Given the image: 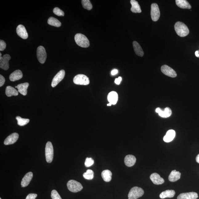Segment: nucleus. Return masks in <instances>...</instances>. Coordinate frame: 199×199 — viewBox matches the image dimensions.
Segmentation results:
<instances>
[{
    "label": "nucleus",
    "mask_w": 199,
    "mask_h": 199,
    "mask_svg": "<svg viewBox=\"0 0 199 199\" xmlns=\"http://www.w3.org/2000/svg\"><path fill=\"white\" fill-rule=\"evenodd\" d=\"M112 175V172L109 170H104L101 173V176L103 179L107 182H110L111 180Z\"/></svg>",
    "instance_id": "cd10ccee"
},
{
    "label": "nucleus",
    "mask_w": 199,
    "mask_h": 199,
    "mask_svg": "<svg viewBox=\"0 0 199 199\" xmlns=\"http://www.w3.org/2000/svg\"><path fill=\"white\" fill-rule=\"evenodd\" d=\"M128 199H129V198H128Z\"/></svg>",
    "instance_id": "de8ad7c7"
},
{
    "label": "nucleus",
    "mask_w": 199,
    "mask_h": 199,
    "mask_svg": "<svg viewBox=\"0 0 199 199\" xmlns=\"http://www.w3.org/2000/svg\"><path fill=\"white\" fill-rule=\"evenodd\" d=\"M197 193L196 192L183 193L177 197V199H197L198 198Z\"/></svg>",
    "instance_id": "4468645a"
},
{
    "label": "nucleus",
    "mask_w": 199,
    "mask_h": 199,
    "mask_svg": "<svg viewBox=\"0 0 199 199\" xmlns=\"http://www.w3.org/2000/svg\"><path fill=\"white\" fill-rule=\"evenodd\" d=\"M136 161V157L134 155H128L125 157V164L128 167H130L134 166Z\"/></svg>",
    "instance_id": "a211bd4d"
},
{
    "label": "nucleus",
    "mask_w": 199,
    "mask_h": 199,
    "mask_svg": "<svg viewBox=\"0 0 199 199\" xmlns=\"http://www.w3.org/2000/svg\"><path fill=\"white\" fill-rule=\"evenodd\" d=\"M161 109L160 108H157L156 109V112H157V113H159L161 111Z\"/></svg>",
    "instance_id": "79ce46f5"
},
{
    "label": "nucleus",
    "mask_w": 199,
    "mask_h": 199,
    "mask_svg": "<svg viewBox=\"0 0 199 199\" xmlns=\"http://www.w3.org/2000/svg\"><path fill=\"white\" fill-rule=\"evenodd\" d=\"M73 82L77 85H87L90 83L89 78L83 74H79L75 76Z\"/></svg>",
    "instance_id": "423d86ee"
},
{
    "label": "nucleus",
    "mask_w": 199,
    "mask_h": 199,
    "mask_svg": "<svg viewBox=\"0 0 199 199\" xmlns=\"http://www.w3.org/2000/svg\"><path fill=\"white\" fill-rule=\"evenodd\" d=\"M176 132L175 131L171 129L167 132L166 135L163 138V140L166 142H170L172 141L175 138Z\"/></svg>",
    "instance_id": "aec40b11"
},
{
    "label": "nucleus",
    "mask_w": 199,
    "mask_h": 199,
    "mask_svg": "<svg viewBox=\"0 0 199 199\" xmlns=\"http://www.w3.org/2000/svg\"><path fill=\"white\" fill-rule=\"evenodd\" d=\"M67 186L69 190L73 193L79 192L83 188L79 182L73 180H69L67 182Z\"/></svg>",
    "instance_id": "7ed1b4c3"
},
{
    "label": "nucleus",
    "mask_w": 199,
    "mask_h": 199,
    "mask_svg": "<svg viewBox=\"0 0 199 199\" xmlns=\"http://www.w3.org/2000/svg\"><path fill=\"white\" fill-rule=\"evenodd\" d=\"M83 176L84 179L88 180H91L94 178V172L93 171L88 169L86 171V173L83 174Z\"/></svg>",
    "instance_id": "473e14b6"
},
{
    "label": "nucleus",
    "mask_w": 199,
    "mask_h": 199,
    "mask_svg": "<svg viewBox=\"0 0 199 199\" xmlns=\"http://www.w3.org/2000/svg\"><path fill=\"white\" fill-rule=\"evenodd\" d=\"M48 23L51 26H55L56 27H59L61 25V22L59 20L52 17L48 18Z\"/></svg>",
    "instance_id": "c85d7f7f"
},
{
    "label": "nucleus",
    "mask_w": 199,
    "mask_h": 199,
    "mask_svg": "<svg viewBox=\"0 0 199 199\" xmlns=\"http://www.w3.org/2000/svg\"><path fill=\"white\" fill-rule=\"evenodd\" d=\"M133 46L136 55L140 57H143L144 55V52L140 44L136 41H134L133 43Z\"/></svg>",
    "instance_id": "5701e85b"
},
{
    "label": "nucleus",
    "mask_w": 199,
    "mask_h": 199,
    "mask_svg": "<svg viewBox=\"0 0 199 199\" xmlns=\"http://www.w3.org/2000/svg\"><path fill=\"white\" fill-rule=\"evenodd\" d=\"M53 13L54 14L58 16H64V12L60 9L59 7H56L54 8L53 10Z\"/></svg>",
    "instance_id": "72a5a7b5"
},
{
    "label": "nucleus",
    "mask_w": 199,
    "mask_h": 199,
    "mask_svg": "<svg viewBox=\"0 0 199 199\" xmlns=\"http://www.w3.org/2000/svg\"><path fill=\"white\" fill-rule=\"evenodd\" d=\"M19 135L17 133H14L11 134L6 139L4 142L5 145H9L15 143L18 140Z\"/></svg>",
    "instance_id": "f8f14e48"
},
{
    "label": "nucleus",
    "mask_w": 199,
    "mask_h": 199,
    "mask_svg": "<svg viewBox=\"0 0 199 199\" xmlns=\"http://www.w3.org/2000/svg\"><path fill=\"white\" fill-rule=\"evenodd\" d=\"M108 99L109 103H111L112 104L115 105L118 101V94L116 91L111 92L108 94Z\"/></svg>",
    "instance_id": "412c9836"
},
{
    "label": "nucleus",
    "mask_w": 199,
    "mask_h": 199,
    "mask_svg": "<svg viewBox=\"0 0 199 199\" xmlns=\"http://www.w3.org/2000/svg\"><path fill=\"white\" fill-rule=\"evenodd\" d=\"M150 179L153 184L156 185H160L164 183V180L163 178L157 173H153L150 176Z\"/></svg>",
    "instance_id": "2eb2a0df"
},
{
    "label": "nucleus",
    "mask_w": 199,
    "mask_h": 199,
    "mask_svg": "<svg viewBox=\"0 0 199 199\" xmlns=\"http://www.w3.org/2000/svg\"><path fill=\"white\" fill-rule=\"evenodd\" d=\"M195 55H196L197 57L198 58L199 57V55L198 54V51H197L195 52Z\"/></svg>",
    "instance_id": "c03bdc74"
},
{
    "label": "nucleus",
    "mask_w": 199,
    "mask_h": 199,
    "mask_svg": "<svg viewBox=\"0 0 199 199\" xmlns=\"http://www.w3.org/2000/svg\"><path fill=\"white\" fill-rule=\"evenodd\" d=\"M0 199H2L1 198H0Z\"/></svg>",
    "instance_id": "49530a36"
},
{
    "label": "nucleus",
    "mask_w": 199,
    "mask_h": 199,
    "mask_svg": "<svg viewBox=\"0 0 199 199\" xmlns=\"http://www.w3.org/2000/svg\"><path fill=\"white\" fill-rule=\"evenodd\" d=\"M112 104H111V103H109V104H107V106H112Z\"/></svg>",
    "instance_id": "a18cd8bd"
},
{
    "label": "nucleus",
    "mask_w": 199,
    "mask_h": 199,
    "mask_svg": "<svg viewBox=\"0 0 199 199\" xmlns=\"http://www.w3.org/2000/svg\"><path fill=\"white\" fill-rule=\"evenodd\" d=\"M118 73V71L117 69H114L112 70L111 72V74L112 75H115L117 74Z\"/></svg>",
    "instance_id": "a19ab883"
},
{
    "label": "nucleus",
    "mask_w": 199,
    "mask_h": 199,
    "mask_svg": "<svg viewBox=\"0 0 199 199\" xmlns=\"http://www.w3.org/2000/svg\"><path fill=\"white\" fill-rule=\"evenodd\" d=\"M5 94L7 97H10L13 95L17 96L18 94V92L12 86H8L6 89Z\"/></svg>",
    "instance_id": "393cba45"
},
{
    "label": "nucleus",
    "mask_w": 199,
    "mask_h": 199,
    "mask_svg": "<svg viewBox=\"0 0 199 199\" xmlns=\"http://www.w3.org/2000/svg\"><path fill=\"white\" fill-rule=\"evenodd\" d=\"M174 29L178 35L181 37L186 36L189 33V30L187 26L181 22H176L174 25Z\"/></svg>",
    "instance_id": "f257e3e1"
},
{
    "label": "nucleus",
    "mask_w": 199,
    "mask_h": 199,
    "mask_svg": "<svg viewBox=\"0 0 199 199\" xmlns=\"http://www.w3.org/2000/svg\"><path fill=\"white\" fill-rule=\"evenodd\" d=\"M45 155L47 162L51 163L54 157V148L51 142H47L45 149Z\"/></svg>",
    "instance_id": "39448f33"
},
{
    "label": "nucleus",
    "mask_w": 199,
    "mask_h": 199,
    "mask_svg": "<svg viewBox=\"0 0 199 199\" xmlns=\"http://www.w3.org/2000/svg\"><path fill=\"white\" fill-rule=\"evenodd\" d=\"M196 160L197 162L199 163V154L196 157Z\"/></svg>",
    "instance_id": "37998d69"
},
{
    "label": "nucleus",
    "mask_w": 199,
    "mask_h": 199,
    "mask_svg": "<svg viewBox=\"0 0 199 199\" xmlns=\"http://www.w3.org/2000/svg\"><path fill=\"white\" fill-rule=\"evenodd\" d=\"M33 177V173L31 172L28 173L24 176L21 182L22 187H26L29 185Z\"/></svg>",
    "instance_id": "f3484780"
},
{
    "label": "nucleus",
    "mask_w": 199,
    "mask_h": 199,
    "mask_svg": "<svg viewBox=\"0 0 199 199\" xmlns=\"http://www.w3.org/2000/svg\"><path fill=\"white\" fill-rule=\"evenodd\" d=\"M130 3L132 5L131 9V12L134 13H140L142 12L140 5L137 1L135 0H131Z\"/></svg>",
    "instance_id": "b1692460"
},
{
    "label": "nucleus",
    "mask_w": 199,
    "mask_h": 199,
    "mask_svg": "<svg viewBox=\"0 0 199 199\" xmlns=\"http://www.w3.org/2000/svg\"><path fill=\"white\" fill-rule=\"evenodd\" d=\"M37 196L35 194H30L26 197V199H35Z\"/></svg>",
    "instance_id": "4c0bfd02"
},
{
    "label": "nucleus",
    "mask_w": 199,
    "mask_h": 199,
    "mask_svg": "<svg viewBox=\"0 0 199 199\" xmlns=\"http://www.w3.org/2000/svg\"><path fill=\"white\" fill-rule=\"evenodd\" d=\"M37 59L41 63L43 64L46 62L47 59V53L46 50L42 46H40L37 48Z\"/></svg>",
    "instance_id": "0eeeda50"
},
{
    "label": "nucleus",
    "mask_w": 199,
    "mask_h": 199,
    "mask_svg": "<svg viewBox=\"0 0 199 199\" xmlns=\"http://www.w3.org/2000/svg\"><path fill=\"white\" fill-rule=\"evenodd\" d=\"M122 79L121 77H119V78H116L115 79V83L116 84H118V85H119V84H120V83H121Z\"/></svg>",
    "instance_id": "ea45409f"
},
{
    "label": "nucleus",
    "mask_w": 199,
    "mask_h": 199,
    "mask_svg": "<svg viewBox=\"0 0 199 199\" xmlns=\"http://www.w3.org/2000/svg\"><path fill=\"white\" fill-rule=\"evenodd\" d=\"M16 32L18 35L21 38L23 39H26L28 37V34L25 27L23 25H18L16 29Z\"/></svg>",
    "instance_id": "ddd939ff"
},
{
    "label": "nucleus",
    "mask_w": 199,
    "mask_h": 199,
    "mask_svg": "<svg viewBox=\"0 0 199 199\" xmlns=\"http://www.w3.org/2000/svg\"><path fill=\"white\" fill-rule=\"evenodd\" d=\"M5 82V78L2 75H0V87H2L4 84Z\"/></svg>",
    "instance_id": "58836bf2"
},
{
    "label": "nucleus",
    "mask_w": 199,
    "mask_h": 199,
    "mask_svg": "<svg viewBox=\"0 0 199 199\" xmlns=\"http://www.w3.org/2000/svg\"><path fill=\"white\" fill-rule=\"evenodd\" d=\"M161 72L166 76L172 78H175L177 76L175 71L168 65H163L161 67Z\"/></svg>",
    "instance_id": "9b49d317"
},
{
    "label": "nucleus",
    "mask_w": 199,
    "mask_h": 199,
    "mask_svg": "<svg viewBox=\"0 0 199 199\" xmlns=\"http://www.w3.org/2000/svg\"><path fill=\"white\" fill-rule=\"evenodd\" d=\"M22 76L23 75L22 71L20 70H17L14 71L10 75L9 79L11 81L14 82L20 79Z\"/></svg>",
    "instance_id": "6ab92c4d"
},
{
    "label": "nucleus",
    "mask_w": 199,
    "mask_h": 199,
    "mask_svg": "<svg viewBox=\"0 0 199 199\" xmlns=\"http://www.w3.org/2000/svg\"><path fill=\"white\" fill-rule=\"evenodd\" d=\"M16 119L17 120L18 125L20 126H24L29 123L30 121L29 119H23L20 116H17L16 117Z\"/></svg>",
    "instance_id": "7c9ffc66"
},
{
    "label": "nucleus",
    "mask_w": 199,
    "mask_h": 199,
    "mask_svg": "<svg viewBox=\"0 0 199 199\" xmlns=\"http://www.w3.org/2000/svg\"><path fill=\"white\" fill-rule=\"evenodd\" d=\"M51 197L52 199H62L59 193L55 190H53L52 191Z\"/></svg>",
    "instance_id": "c9c22d12"
},
{
    "label": "nucleus",
    "mask_w": 199,
    "mask_h": 199,
    "mask_svg": "<svg viewBox=\"0 0 199 199\" xmlns=\"http://www.w3.org/2000/svg\"><path fill=\"white\" fill-rule=\"evenodd\" d=\"M175 192L173 190H167L163 191L160 194V198L164 199L166 198H171L175 196Z\"/></svg>",
    "instance_id": "bb28decb"
},
{
    "label": "nucleus",
    "mask_w": 199,
    "mask_h": 199,
    "mask_svg": "<svg viewBox=\"0 0 199 199\" xmlns=\"http://www.w3.org/2000/svg\"><path fill=\"white\" fill-rule=\"evenodd\" d=\"M181 176V173L176 170L172 171L169 176V180L171 182H174L179 180Z\"/></svg>",
    "instance_id": "4be33fe9"
},
{
    "label": "nucleus",
    "mask_w": 199,
    "mask_h": 199,
    "mask_svg": "<svg viewBox=\"0 0 199 199\" xmlns=\"http://www.w3.org/2000/svg\"><path fill=\"white\" fill-rule=\"evenodd\" d=\"M151 14L152 20L154 22L158 20L160 16L159 7L156 3L152 4L151 6Z\"/></svg>",
    "instance_id": "6e6552de"
},
{
    "label": "nucleus",
    "mask_w": 199,
    "mask_h": 199,
    "mask_svg": "<svg viewBox=\"0 0 199 199\" xmlns=\"http://www.w3.org/2000/svg\"><path fill=\"white\" fill-rule=\"evenodd\" d=\"M172 113V110L171 109L169 108H165L164 110H161L159 113V115L161 117L168 118L171 116Z\"/></svg>",
    "instance_id": "c756f323"
},
{
    "label": "nucleus",
    "mask_w": 199,
    "mask_h": 199,
    "mask_svg": "<svg viewBox=\"0 0 199 199\" xmlns=\"http://www.w3.org/2000/svg\"><path fill=\"white\" fill-rule=\"evenodd\" d=\"M75 40L78 46L83 48L90 46V42L87 37L82 34H77L75 36Z\"/></svg>",
    "instance_id": "f03ea898"
},
{
    "label": "nucleus",
    "mask_w": 199,
    "mask_h": 199,
    "mask_svg": "<svg viewBox=\"0 0 199 199\" xmlns=\"http://www.w3.org/2000/svg\"><path fill=\"white\" fill-rule=\"evenodd\" d=\"M176 5L180 8L187 9L191 8V6L189 2L186 0H176Z\"/></svg>",
    "instance_id": "a878e982"
},
{
    "label": "nucleus",
    "mask_w": 199,
    "mask_h": 199,
    "mask_svg": "<svg viewBox=\"0 0 199 199\" xmlns=\"http://www.w3.org/2000/svg\"><path fill=\"white\" fill-rule=\"evenodd\" d=\"M6 44L4 41L2 40H0V51H3L6 48Z\"/></svg>",
    "instance_id": "e433bc0d"
},
{
    "label": "nucleus",
    "mask_w": 199,
    "mask_h": 199,
    "mask_svg": "<svg viewBox=\"0 0 199 199\" xmlns=\"http://www.w3.org/2000/svg\"><path fill=\"white\" fill-rule=\"evenodd\" d=\"M144 191L142 188L138 187H134L131 189L128 195V198L137 199L144 195Z\"/></svg>",
    "instance_id": "20e7f679"
},
{
    "label": "nucleus",
    "mask_w": 199,
    "mask_h": 199,
    "mask_svg": "<svg viewBox=\"0 0 199 199\" xmlns=\"http://www.w3.org/2000/svg\"><path fill=\"white\" fill-rule=\"evenodd\" d=\"M65 74V71L64 70H61L56 75L52 80L51 83L52 87H55L63 79Z\"/></svg>",
    "instance_id": "9d476101"
},
{
    "label": "nucleus",
    "mask_w": 199,
    "mask_h": 199,
    "mask_svg": "<svg viewBox=\"0 0 199 199\" xmlns=\"http://www.w3.org/2000/svg\"><path fill=\"white\" fill-rule=\"evenodd\" d=\"M82 3L83 8L87 10H91L93 8L92 5L89 0H82Z\"/></svg>",
    "instance_id": "2f4dec72"
},
{
    "label": "nucleus",
    "mask_w": 199,
    "mask_h": 199,
    "mask_svg": "<svg viewBox=\"0 0 199 199\" xmlns=\"http://www.w3.org/2000/svg\"><path fill=\"white\" fill-rule=\"evenodd\" d=\"M94 163V161L92 158L87 157L86 159L84 164L86 167H89L92 165Z\"/></svg>",
    "instance_id": "f704fd0d"
},
{
    "label": "nucleus",
    "mask_w": 199,
    "mask_h": 199,
    "mask_svg": "<svg viewBox=\"0 0 199 199\" xmlns=\"http://www.w3.org/2000/svg\"><path fill=\"white\" fill-rule=\"evenodd\" d=\"M11 57L9 54H5L3 57L0 56V67L4 70H7L9 69V62Z\"/></svg>",
    "instance_id": "1a4fd4ad"
},
{
    "label": "nucleus",
    "mask_w": 199,
    "mask_h": 199,
    "mask_svg": "<svg viewBox=\"0 0 199 199\" xmlns=\"http://www.w3.org/2000/svg\"><path fill=\"white\" fill-rule=\"evenodd\" d=\"M29 86V83H24L18 84V86H16L15 87L18 89V93L23 95H27V89Z\"/></svg>",
    "instance_id": "dca6fc26"
}]
</instances>
